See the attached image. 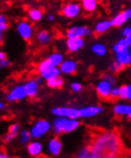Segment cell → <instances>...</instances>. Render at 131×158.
Segmentation results:
<instances>
[{
	"instance_id": "cell-47",
	"label": "cell",
	"mask_w": 131,
	"mask_h": 158,
	"mask_svg": "<svg viewBox=\"0 0 131 158\" xmlns=\"http://www.w3.org/2000/svg\"><path fill=\"white\" fill-rule=\"evenodd\" d=\"M4 106H4V104L2 103L1 101H0V110H2V109L4 108Z\"/></svg>"
},
{
	"instance_id": "cell-26",
	"label": "cell",
	"mask_w": 131,
	"mask_h": 158,
	"mask_svg": "<svg viewBox=\"0 0 131 158\" xmlns=\"http://www.w3.org/2000/svg\"><path fill=\"white\" fill-rule=\"evenodd\" d=\"M32 136L30 133V131H27V129H20L19 133H18V142L21 146H26L32 140Z\"/></svg>"
},
{
	"instance_id": "cell-49",
	"label": "cell",
	"mask_w": 131,
	"mask_h": 158,
	"mask_svg": "<svg viewBox=\"0 0 131 158\" xmlns=\"http://www.w3.org/2000/svg\"><path fill=\"white\" fill-rule=\"evenodd\" d=\"M129 153L131 154V148H130V151H129Z\"/></svg>"
},
{
	"instance_id": "cell-16",
	"label": "cell",
	"mask_w": 131,
	"mask_h": 158,
	"mask_svg": "<svg viewBox=\"0 0 131 158\" xmlns=\"http://www.w3.org/2000/svg\"><path fill=\"white\" fill-rule=\"evenodd\" d=\"M24 87H25V90H26L27 98H29V99L35 98L36 95H37V93H39V85L34 79L33 80H28L24 83Z\"/></svg>"
},
{
	"instance_id": "cell-37",
	"label": "cell",
	"mask_w": 131,
	"mask_h": 158,
	"mask_svg": "<svg viewBox=\"0 0 131 158\" xmlns=\"http://www.w3.org/2000/svg\"><path fill=\"white\" fill-rule=\"evenodd\" d=\"M127 97V85H121L120 86V96L119 99L121 100H126Z\"/></svg>"
},
{
	"instance_id": "cell-11",
	"label": "cell",
	"mask_w": 131,
	"mask_h": 158,
	"mask_svg": "<svg viewBox=\"0 0 131 158\" xmlns=\"http://www.w3.org/2000/svg\"><path fill=\"white\" fill-rule=\"evenodd\" d=\"M62 152V143L58 137H53L47 143V152L49 155L57 157L59 156Z\"/></svg>"
},
{
	"instance_id": "cell-28",
	"label": "cell",
	"mask_w": 131,
	"mask_h": 158,
	"mask_svg": "<svg viewBox=\"0 0 131 158\" xmlns=\"http://www.w3.org/2000/svg\"><path fill=\"white\" fill-rule=\"evenodd\" d=\"M53 67H57V66H55L54 64L51 62V60L48 58H46L45 60H41L39 63V65H37V73L40 75L41 73L47 71V70H49V69H51Z\"/></svg>"
},
{
	"instance_id": "cell-35",
	"label": "cell",
	"mask_w": 131,
	"mask_h": 158,
	"mask_svg": "<svg viewBox=\"0 0 131 158\" xmlns=\"http://www.w3.org/2000/svg\"><path fill=\"white\" fill-rule=\"evenodd\" d=\"M102 79L106 80L108 82H110L112 85H116V78L115 76L113 75V73H107V74H104Z\"/></svg>"
},
{
	"instance_id": "cell-29",
	"label": "cell",
	"mask_w": 131,
	"mask_h": 158,
	"mask_svg": "<svg viewBox=\"0 0 131 158\" xmlns=\"http://www.w3.org/2000/svg\"><path fill=\"white\" fill-rule=\"evenodd\" d=\"M48 59L51 60V62L54 64V65L57 66V67H59L61 64V62L64 60L63 55L61 53H59V52H54V53H52L51 55H49Z\"/></svg>"
},
{
	"instance_id": "cell-4",
	"label": "cell",
	"mask_w": 131,
	"mask_h": 158,
	"mask_svg": "<svg viewBox=\"0 0 131 158\" xmlns=\"http://www.w3.org/2000/svg\"><path fill=\"white\" fill-rule=\"evenodd\" d=\"M51 113L58 117H67L71 119H80V108L73 106H57L51 109Z\"/></svg>"
},
{
	"instance_id": "cell-43",
	"label": "cell",
	"mask_w": 131,
	"mask_h": 158,
	"mask_svg": "<svg viewBox=\"0 0 131 158\" xmlns=\"http://www.w3.org/2000/svg\"><path fill=\"white\" fill-rule=\"evenodd\" d=\"M47 20H48L49 22H54V21H55V16H54L53 15H49L47 16Z\"/></svg>"
},
{
	"instance_id": "cell-45",
	"label": "cell",
	"mask_w": 131,
	"mask_h": 158,
	"mask_svg": "<svg viewBox=\"0 0 131 158\" xmlns=\"http://www.w3.org/2000/svg\"><path fill=\"white\" fill-rule=\"evenodd\" d=\"M125 39L127 40V41H128V42H129V44L131 45V32H130V33L125 36Z\"/></svg>"
},
{
	"instance_id": "cell-7",
	"label": "cell",
	"mask_w": 131,
	"mask_h": 158,
	"mask_svg": "<svg viewBox=\"0 0 131 158\" xmlns=\"http://www.w3.org/2000/svg\"><path fill=\"white\" fill-rule=\"evenodd\" d=\"M81 5L78 2H69L65 4L61 9V14L68 19H74L78 17L81 13Z\"/></svg>"
},
{
	"instance_id": "cell-2",
	"label": "cell",
	"mask_w": 131,
	"mask_h": 158,
	"mask_svg": "<svg viewBox=\"0 0 131 158\" xmlns=\"http://www.w3.org/2000/svg\"><path fill=\"white\" fill-rule=\"evenodd\" d=\"M80 126V123L79 119L55 116L52 122V131L55 134L72 133L75 131H77Z\"/></svg>"
},
{
	"instance_id": "cell-33",
	"label": "cell",
	"mask_w": 131,
	"mask_h": 158,
	"mask_svg": "<svg viewBox=\"0 0 131 158\" xmlns=\"http://www.w3.org/2000/svg\"><path fill=\"white\" fill-rule=\"evenodd\" d=\"M18 137V133L16 132H10V131H8V133L5 135V142L8 143V144H10L12 142H14L15 139Z\"/></svg>"
},
{
	"instance_id": "cell-40",
	"label": "cell",
	"mask_w": 131,
	"mask_h": 158,
	"mask_svg": "<svg viewBox=\"0 0 131 158\" xmlns=\"http://www.w3.org/2000/svg\"><path fill=\"white\" fill-rule=\"evenodd\" d=\"M126 85H127V97H126V100L131 102V83Z\"/></svg>"
},
{
	"instance_id": "cell-9",
	"label": "cell",
	"mask_w": 131,
	"mask_h": 158,
	"mask_svg": "<svg viewBox=\"0 0 131 158\" xmlns=\"http://www.w3.org/2000/svg\"><path fill=\"white\" fill-rule=\"evenodd\" d=\"M104 111V108L101 106H86L80 108V118L83 119H88V118H93L96 117L99 114H101Z\"/></svg>"
},
{
	"instance_id": "cell-32",
	"label": "cell",
	"mask_w": 131,
	"mask_h": 158,
	"mask_svg": "<svg viewBox=\"0 0 131 158\" xmlns=\"http://www.w3.org/2000/svg\"><path fill=\"white\" fill-rule=\"evenodd\" d=\"M8 28H9V24H8L7 17L3 14H0V31L4 33L8 30Z\"/></svg>"
},
{
	"instance_id": "cell-38",
	"label": "cell",
	"mask_w": 131,
	"mask_h": 158,
	"mask_svg": "<svg viewBox=\"0 0 131 158\" xmlns=\"http://www.w3.org/2000/svg\"><path fill=\"white\" fill-rule=\"evenodd\" d=\"M8 131L19 133V131H20V125L18 124V123H14V124H12L10 127H9Z\"/></svg>"
},
{
	"instance_id": "cell-46",
	"label": "cell",
	"mask_w": 131,
	"mask_h": 158,
	"mask_svg": "<svg viewBox=\"0 0 131 158\" xmlns=\"http://www.w3.org/2000/svg\"><path fill=\"white\" fill-rule=\"evenodd\" d=\"M2 42H3V32L0 31V47H1Z\"/></svg>"
},
{
	"instance_id": "cell-34",
	"label": "cell",
	"mask_w": 131,
	"mask_h": 158,
	"mask_svg": "<svg viewBox=\"0 0 131 158\" xmlns=\"http://www.w3.org/2000/svg\"><path fill=\"white\" fill-rule=\"evenodd\" d=\"M70 88L75 93H80L82 90V85L79 81H73L70 85Z\"/></svg>"
},
{
	"instance_id": "cell-31",
	"label": "cell",
	"mask_w": 131,
	"mask_h": 158,
	"mask_svg": "<svg viewBox=\"0 0 131 158\" xmlns=\"http://www.w3.org/2000/svg\"><path fill=\"white\" fill-rule=\"evenodd\" d=\"M125 68V66L123 64H121L120 62H118L116 60L112 62L110 65H109V71L111 73H117V72H120Z\"/></svg>"
},
{
	"instance_id": "cell-12",
	"label": "cell",
	"mask_w": 131,
	"mask_h": 158,
	"mask_svg": "<svg viewBox=\"0 0 131 158\" xmlns=\"http://www.w3.org/2000/svg\"><path fill=\"white\" fill-rule=\"evenodd\" d=\"M112 86L113 85H112L110 82H108L106 80H104V79L100 80L96 85V92H97L98 96L102 99L109 98Z\"/></svg>"
},
{
	"instance_id": "cell-3",
	"label": "cell",
	"mask_w": 131,
	"mask_h": 158,
	"mask_svg": "<svg viewBox=\"0 0 131 158\" xmlns=\"http://www.w3.org/2000/svg\"><path fill=\"white\" fill-rule=\"evenodd\" d=\"M52 129V123L46 119H39L35 121L30 128V133L33 139L39 140L44 137Z\"/></svg>"
},
{
	"instance_id": "cell-17",
	"label": "cell",
	"mask_w": 131,
	"mask_h": 158,
	"mask_svg": "<svg viewBox=\"0 0 131 158\" xmlns=\"http://www.w3.org/2000/svg\"><path fill=\"white\" fill-rule=\"evenodd\" d=\"M113 112L117 116L129 117L131 115V103L130 104H125V103L116 104L113 107Z\"/></svg>"
},
{
	"instance_id": "cell-13",
	"label": "cell",
	"mask_w": 131,
	"mask_h": 158,
	"mask_svg": "<svg viewBox=\"0 0 131 158\" xmlns=\"http://www.w3.org/2000/svg\"><path fill=\"white\" fill-rule=\"evenodd\" d=\"M65 45L70 53H77L84 47L85 40L82 38H68L65 41Z\"/></svg>"
},
{
	"instance_id": "cell-1",
	"label": "cell",
	"mask_w": 131,
	"mask_h": 158,
	"mask_svg": "<svg viewBox=\"0 0 131 158\" xmlns=\"http://www.w3.org/2000/svg\"><path fill=\"white\" fill-rule=\"evenodd\" d=\"M91 158H114L121 152V144L117 132L104 131L99 132L91 144Z\"/></svg>"
},
{
	"instance_id": "cell-39",
	"label": "cell",
	"mask_w": 131,
	"mask_h": 158,
	"mask_svg": "<svg viewBox=\"0 0 131 158\" xmlns=\"http://www.w3.org/2000/svg\"><path fill=\"white\" fill-rule=\"evenodd\" d=\"M10 65H11V62H10V60H9L8 59H5V60H0V70L5 69V68L9 67Z\"/></svg>"
},
{
	"instance_id": "cell-18",
	"label": "cell",
	"mask_w": 131,
	"mask_h": 158,
	"mask_svg": "<svg viewBox=\"0 0 131 158\" xmlns=\"http://www.w3.org/2000/svg\"><path fill=\"white\" fill-rule=\"evenodd\" d=\"M52 39H53L52 34L46 30H41L35 35L36 42L40 45H43V46L48 45L52 41Z\"/></svg>"
},
{
	"instance_id": "cell-51",
	"label": "cell",
	"mask_w": 131,
	"mask_h": 158,
	"mask_svg": "<svg viewBox=\"0 0 131 158\" xmlns=\"http://www.w3.org/2000/svg\"><path fill=\"white\" fill-rule=\"evenodd\" d=\"M130 3H131V0H130Z\"/></svg>"
},
{
	"instance_id": "cell-6",
	"label": "cell",
	"mask_w": 131,
	"mask_h": 158,
	"mask_svg": "<svg viewBox=\"0 0 131 158\" xmlns=\"http://www.w3.org/2000/svg\"><path fill=\"white\" fill-rule=\"evenodd\" d=\"M16 33L23 40L29 41L34 36L33 25L27 20H21L16 24Z\"/></svg>"
},
{
	"instance_id": "cell-30",
	"label": "cell",
	"mask_w": 131,
	"mask_h": 158,
	"mask_svg": "<svg viewBox=\"0 0 131 158\" xmlns=\"http://www.w3.org/2000/svg\"><path fill=\"white\" fill-rule=\"evenodd\" d=\"M78 158H91V147H83L77 153Z\"/></svg>"
},
{
	"instance_id": "cell-15",
	"label": "cell",
	"mask_w": 131,
	"mask_h": 158,
	"mask_svg": "<svg viewBox=\"0 0 131 158\" xmlns=\"http://www.w3.org/2000/svg\"><path fill=\"white\" fill-rule=\"evenodd\" d=\"M59 67L63 75H73V74L77 72L78 63L76 62V60L72 59H67L64 60Z\"/></svg>"
},
{
	"instance_id": "cell-50",
	"label": "cell",
	"mask_w": 131,
	"mask_h": 158,
	"mask_svg": "<svg viewBox=\"0 0 131 158\" xmlns=\"http://www.w3.org/2000/svg\"><path fill=\"white\" fill-rule=\"evenodd\" d=\"M129 118H130V120H131V115H130V116H129Z\"/></svg>"
},
{
	"instance_id": "cell-27",
	"label": "cell",
	"mask_w": 131,
	"mask_h": 158,
	"mask_svg": "<svg viewBox=\"0 0 131 158\" xmlns=\"http://www.w3.org/2000/svg\"><path fill=\"white\" fill-rule=\"evenodd\" d=\"M60 75H61V72H60L59 67H53V68H51V69H49V70L40 74V76L44 79V81L50 80L52 78L58 77V76H60Z\"/></svg>"
},
{
	"instance_id": "cell-24",
	"label": "cell",
	"mask_w": 131,
	"mask_h": 158,
	"mask_svg": "<svg viewBox=\"0 0 131 158\" xmlns=\"http://www.w3.org/2000/svg\"><path fill=\"white\" fill-rule=\"evenodd\" d=\"M28 18L32 22H39L43 18V13L40 9L32 8L28 11Z\"/></svg>"
},
{
	"instance_id": "cell-23",
	"label": "cell",
	"mask_w": 131,
	"mask_h": 158,
	"mask_svg": "<svg viewBox=\"0 0 131 158\" xmlns=\"http://www.w3.org/2000/svg\"><path fill=\"white\" fill-rule=\"evenodd\" d=\"M91 52L93 54H95L97 57H104L107 54V48L104 43L100 42H96L94 44H92L91 46Z\"/></svg>"
},
{
	"instance_id": "cell-8",
	"label": "cell",
	"mask_w": 131,
	"mask_h": 158,
	"mask_svg": "<svg viewBox=\"0 0 131 158\" xmlns=\"http://www.w3.org/2000/svg\"><path fill=\"white\" fill-rule=\"evenodd\" d=\"M27 98L24 85H16L7 93L6 99L9 102H19Z\"/></svg>"
},
{
	"instance_id": "cell-48",
	"label": "cell",
	"mask_w": 131,
	"mask_h": 158,
	"mask_svg": "<svg viewBox=\"0 0 131 158\" xmlns=\"http://www.w3.org/2000/svg\"><path fill=\"white\" fill-rule=\"evenodd\" d=\"M129 52H130V54H131V46H130V48H129Z\"/></svg>"
},
{
	"instance_id": "cell-14",
	"label": "cell",
	"mask_w": 131,
	"mask_h": 158,
	"mask_svg": "<svg viewBox=\"0 0 131 158\" xmlns=\"http://www.w3.org/2000/svg\"><path fill=\"white\" fill-rule=\"evenodd\" d=\"M129 19H131V8L125 9V11L119 13L111 19L113 27H121Z\"/></svg>"
},
{
	"instance_id": "cell-36",
	"label": "cell",
	"mask_w": 131,
	"mask_h": 158,
	"mask_svg": "<svg viewBox=\"0 0 131 158\" xmlns=\"http://www.w3.org/2000/svg\"><path fill=\"white\" fill-rule=\"evenodd\" d=\"M119 96H120V87L113 85V86H112L111 92H110L109 98H111V99H117V98H119Z\"/></svg>"
},
{
	"instance_id": "cell-25",
	"label": "cell",
	"mask_w": 131,
	"mask_h": 158,
	"mask_svg": "<svg viewBox=\"0 0 131 158\" xmlns=\"http://www.w3.org/2000/svg\"><path fill=\"white\" fill-rule=\"evenodd\" d=\"M46 85H47V86L49 88L59 89V88H61L64 85V79L61 76L55 77V78H52L50 80L46 81Z\"/></svg>"
},
{
	"instance_id": "cell-20",
	"label": "cell",
	"mask_w": 131,
	"mask_h": 158,
	"mask_svg": "<svg viewBox=\"0 0 131 158\" xmlns=\"http://www.w3.org/2000/svg\"><path fill=\"white\" fill-rule=\"evenodd\" d=\"M130 46L131 45L129 44L127 40L125 38V36H123V38H121V40H119L113 46H112V51H113L114 54H117L120 52L129 50Z\"/></svg>"
},
{
	"instance_id": "cell-5",
	"label": "cell",
	"mask_w": 131,
	"mask_h": 158,
	"mask_svg": "<svg viewBox=\"0 0 131 158\" xmlns=\"http://www.w3.org/2000/svg\"><path fill=\"white\" fill-rule=\"evenodd\" d=\"M93 31L92 29L86 25H75L69 27L65 35H66V39L68 38H87V36L92 35Z\"/></svg>"
},
{
	"instance_id": "cell-42",
	"label": "cell",
	"mask_w": 131,
	"mask_h": 158,
	"mask_svg": "<svg viewBox=\"0 0 131 158\" xmlns=\"http://www.w3.org/2000/svg\"><path fill=\"white\" fill-rule=\"evenodd\" d=\"M5 59H7V56H6L5 52H3V51L0 50V60H5Z\"/></svg>"
},
{
	"instance_id": "cell-22",
	"label": "cell",
	"mask_w": 131,
	"mask_h": 158,
	"mask_svg": "<svg viewBox=\"0 0 131 158\" xmlns=\"http://www.w3.org/2000/svg\"><path fill=\"white\" fill-rule=\"evenodd\" d=\"M80 5L84 12L93 13L98 8V0H80Z\"/></svg>"
},
{
	"instance_id": "cell-21",
	"label": "cell",
	"mask_w": 131,
	"mask_h": 158,
	"mask_svg": "<svg viewBox=\"0 0 131 158\" xmlns=\"http://www.w3.org/2000/svg\"><path fill=\"white\" fill-rule=\"evenodd\" d=\"M111 27H113L111 20H100L94 26V32L98 35H101L107 32Z\"/></svg>"
},
{
	"instance_id": "cell-19",
	"label": "cell",
	"mask_w": 131,
	"mask_h": 158,
	"mask_svg": "<svg viewBox=\"0 0 131 158\" xmlns=\"http://www.w3.org/2000/svg\"><path fill=\"white\" fill-rule=\"evenodd\" d=\"M115 60L121 64H123L125 67L131 65V54L129 50L115 54Z\"/></svg>"
},
{
	"instance_id": "cell-10",
	"label": "cell",
	"mask_w": 131,
	"mask_h": 158,
	"mask_svg": "<svg viewBox=\"0 0 131 158\" xmlns=\"http://www.w3.org/2000/svg\"><path fill=\"white\" fill-rule=\"evenodd\" d=\"M26 152L31 157H39L43 153V145L39 140H31L26 145Z\"/></svg>"
},
{
	"instance_id": "cell-41",
	"label": "cell",
	"mask_w": 131,
	"mask_h": 158,
	"mask_svg": "<svg viewBox=\"0 0 131 158\" xmlns=\"http://www.w3.org/2000/svg\"><path fill=\"white\" fill-rule=\"evenodd\" d=\"M34 80L39 83V85H42V82H43V81H44V79L39 75V76H35V78H34Z\"/></svg>"
},
{
	"instance_id": "cell-44",
	"label": "cell",
	"mask_w": 131,
	"mask_h": 158,
	"mask_svg": "<svg viewBox=\"0 0 131 158\" xmlns=\"http://www.w3.org/2000/svg\"><path fill=\"white\" fill-rule=\"evenodd\" d=\"M8 157H9V155L6 152L0 151V158H8Z\"/></svg>"
}]
</instances>
